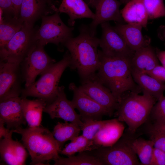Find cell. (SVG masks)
I'll use <instances>...</instances> for the list:
<instances>
[{
  "mask_svg": "<svg viewBox=\"0 0 165 165\" xmlns=\"http://www.w3.org/2000/svg\"><path fill=\"white\" fill-rule=\"evenodd\" d=\"M79 34L72 37L64 46L71 57L70 68L77 70L82 81L93 78L97 72L100 64L98 47L100 39L90 34L88 27L83 25Z\"/></svg>",
  "mask_w": 165,
  "mask_h": 165,
  "instance_id": "obj_1",
  "label": "cell"
},
{
  "mask_svg": "<svg viewBox=\"0 0 165 165\" xmlns=\"http://www.w3.org/2000/svg\"><path fill=\"white\" fill-rule=\"evenodd\" d=\"M100 64L94 77L108 88L118 101L127 91L139 92L131 73V59L107 56L99 50Z\"/></svg>",
  "mask_w": 165,
  "mask_h": 165,
  "instance_id": "obj_2",
  "label": "cell"
},
{
  "mask_svg": "<svg viewBox=\"0 0 165 165\" xmlns=\"http://www.w3.org/2000/svg\"><path fill=\"white\" fill-rule=\"evenodd\" d=\"M20 134L23 145L31 157V165L48 164L51 160L57 159L61 149L48 129L38 127L14 129Z\"/></svg>",
  "mask_w": 165,
  "mask_h": 165,
  "instance_id": "obj_3",
  "label": "cell"
},
{
  "mask_svg": "<svg viewBox=\"0 0 165 165\" xmlns=\"http://www.w3.org/2000/svg\"><path fill=\"white\" fill-rule=\"evenodd\" d=\"M71 64V56L68 51L61 60L53 64L42 73L37 81L23 89L21 97L31 96L41 98L47 104L52 102L58 94L61 77Z\"/></svg>",
  "mask_w": 165,
  "mask_h": 165,
  "instance_id": "obj_4",
  "label": "cell"
},
{
  "mask_svg": "<svg viewBox=\"0 0 165 165\" xmlns=\"http://www.w3.org/2000/svg\"><path fill=\"white\" fill-rule=\"evenodd\" d=\"M131 92L122 97L116 110L118 119L125 122L129 131L134 133L147 119L156 99L145 92L142 95Z\"/></svg>",
  "mask_w": 165,
  "mask_h": 165,
  "instance_id": "obj_5",
  "label": "cell"
},
{
  "mask_svg": "<svg viewBox=\"0 0 165 165\" xmlns=\"http://www.w3.org/2000/svg\"><path fill=\"white\" fill-rule=\"evenodd\" d=\"M41 26L34 35L35 42L43 46L49 43L57 46L64 45L72 37L74 28L66 26L61 19L58 13L42 17Z\"/></svg>",
  "mask_w": 165,
  "mask_h": 165,
  "instance_id": "obj_6",
  "label": "cell"
},
{
  "mask_svg": "<svg viewBox=\"0 0 165 165\" xmlns=\"http://www.w3.org/2000/svg\"><path fill=\"white\" fill-rule=\"evenodd\" d=\"M35 31L33 27L23 25L6 44L0 48V60L20 64L35 43Z\"/></svg>",
  "mask_w": 165,
  "mask_h": 165,
  "instance_id": "obj_7",
  "label": "cell"
},
{
  "mask_svg": "<svg viewBox=\"0 0 165 165\" xmlns=\"http://www.w3.org/2000/svg\"><path fill=\"white\" fill-rule=\"evenodd\" d=\"M131 142L119 140L112 146L100 148L88 152L96 157L103 165L140 164L132 148Z\"/></svg>",
  "mask_w": 165,
  "mask_h": 165,
  "instance_id": "obj_8",
  "label": "cell"
},
{
  "mask_svg": "<svg viewBox=\"0 0 165 165\" xmlns=\"http://www.w3.org/2000/svg\"><path fill=\"white\" fill-rule=\"evenodd\" d=\"M44 46L35 42L20 66L25 87H28L35 81L37 76L49 66L56 62L46 53Z\"/></svg>",
  "mask_w": 165,
  "mask_h": 165,
  "instance_id": "obj_9",
  "label": "cell"
},
{
  "mask_svg": "<svg viewBox=\"0 0 165 165\" xmlns=\"http://www.w3.org/2000/svg\"><path fill=\"white\" fill-rule=\"evenodd\" d=\"M22 80L20 64L0 60V101L19 97Z\"/></svg>",
  "mask_w": 165,
  "mask_h": 165,
  "instance_id": "obj_10",
  "label": "cell"
},
{
  "mask_svg": "<svg viewBox=\"0 0 165 165\" xmlns=\"http://www.w3.org/2000/svg\"><path fill=\"white\" fill-rule=\"evenodd\" d=\"M102 35L100 38L99 46L103 53L107 56L132 57L135 51L128 46L121 35L108 22L101 24Z\"/></svg>",
  "mask_w": 165,
  "mask_h": 165,
  "instance_id": "obj_11",
  "label": "cell"
},
{
  "mask_svg": "<svg viewBox=\"0 0 165 165\" xmlns=\"http://www.w3.org/2000/svg\"><path fill=\"white\" fill-rule=\"evenodd\" d=\"M73 92L71 101L75 108L77 109L82 122L91 120H101L104 115H109L108 112L100 104L88 96L73 82L69 86Z\"/></svg>",
  "mask_w": 165,
  "mask_h": 165,
  "instance_id": "obj_12",
  "label": "cell"
},
{
  "mask_svg": "<svg viewBox=\"0 0 165 165\" xmlns=\"http://www.w3.org/2000/svg\"><path fill=\"white\" fill-rule=\"evenodd\" d=\"M63 86H59L58 94L51 102L47 104L43 112L49 114L51 118H60L65 121L75 123L80 127L83 122L79 114L76 113L71 101L67 99Z\"/></svg>",
  "mask_w": 165,
  "mask_h": 165,
  "instance_id": "obj_13",
  "label": "cell"
},
{
  "mask_svg": "<svg viewBox=\"0 0 165 165\" xmlns=\"http://www.w3.org/2000/svg\"><path fill=\"white\" fill-rule=\"evenodd\" d=\"M82 82L79 87V89L105 108L111 115L116 109L118 102L111 91L94 76Z\"/></svg>",
  "mask_w": 165,
  "mask_h": 165,
  "instance_id": "obj_14",
  "label": "cell"
},
{
  "mask_svg": "<svg viewBox=\"0 0 165 165\" xmlns=\"http://www.w3.org/2000/svg\"><path fill=\"white\" fill-rule=\"evenodd\" d=\"M121 4L118 0H94L95 16L88 27L91 35L95 36L97 27L104 22L114 21L123 24L124 20L119 10Z\"/></svg>",
  "mask_w": 165,
  "mask_h": 165,
  "instance_id": "obj_15",
  "label": "cell"
},
{
  "mask_svg": "<svg viewBox=\"0 0 165 165\" xmlns=\"http://www.w3.org/2000/svg\"><path fill=\"white\" fill-rule=\"evenodd\" d=\"M57 9L53 3L46 0H23L18 20L23 25L33 27L38 19L57 12Z\"/></svg>",
  "mask_w": 165,
  "mask_h": 165,
  "instance_id": "obj_16",
  "label": "cell"
},
{
  "mask_svg": "<svg viewBox=\"0 0 165 165\" xmlns=\"http://www.w3.org/2000/svg\"><path fill=\"white\" fill-rule=\"evenodd\" d=\"M21 97L10 98L0 101V119L9 129H15L26 122L22 108Z\"/></svg>",
  "mask_w": 165,
  "mask_h": 165,
  "instance_id": "obj_17",
  "label": "cell"
},
{
  "mask_svg": "<svg viewBox=\"0 0 165 165\" xmlns=\"http://www.w3.org/2000/svg\"><path fill=\"white\" fill-rule=\"evenodd\" d=\"M124 128L118 119H109L95 136L93 141V150L114 145L122 136Z\"/></svg>",
  "mask_w": 165,
  "mask_h": 165,
  "instance_id": "obj_18",
  "label": "cell"
},
{
  "mask_svg": "<svg viewBox=\"0 0 165 165\" xmlns=\"http://www.w3.org/2000/svg\"><path fill=\"white\" fill-rule=\"evenodd\" d=\"M132 50H137L149 45L150 40L143 36L142 27L139 24H119L114 27Z\"/></svg>",
  "mask_w": 165,
  "mask_h": 165,
  "instance_id": "obj_19",
  "label": "cell"
},
{
  "mask_svg": "<svg viewBox=\"0 0 165 165\" xmlns=\"http://www.w3.org/2000/svg\"><path fill=\"white\" fill-rule=\"evenodd\" d=\"M159 65L156 52L149 45L135 51L130 60L131 71L146 74Z\"/></svg>",
  "mask_w": 165,
  "mask_h": 165,
  "instance_id": "obj_20",
  "label": "cell"
},
{
  "mask_svg": "<svg viewBox=\"0 0 165 165\" xmlns=\"http://www.w3.org/2000/svg\"><path fill=\"white\" fill-rule=\"evenodd\" d=\"M57 12L64 13L69 16L68 23L72 27L75 20L79 19L89 18L94 19L95 16L84 0H62Z\"/></svg>",
  "mask_w": 165,
  "mask_h": 165,
  "instance_id": "obj_21",
  "label": "cell"
},
{
  "mask_svg": "<svg viewBox=\"0 0 165 165\" xmlns=\"http://www.w3.org/2000/svg\"><path fill=\"white\" fill-rule=\"evenodd\" d=\"M120 13L123 20L127 23L146 28L148 18L143 0H130Z\"/></svg>",
  "mask_w": 165,
  "mask_h": 165,
  "instance_id": "obj_22",
  "label": "cell"
},
{
  "mask_svg": "<svg viewBox=\"0 0 165 165\" xmlns=\"http://www.w3.org/2000/svg\"><path fill=\"white\" fill-rule=\"evenodd\" d=\"M21 104L24 117L29 127L40 126L42 113L47 102L39 98L30 100L26 97H21Z\"/></svg>",
  "mask_w": 165,
  "mask_h": 165,
  "instance_id": "obj_23",
  "label": "cell"
},
{
  "mask_svg": "<svg viewBox=\"0 0 165 165\" xmlns=\"http://www.w3.org/2000/svg\"><path fill=\"white\" fill-rule=\"evenodd\" d=\"M133 79L143 92L148 94L157 100L165 90V84L145 73L131 71Z\"/></svg>",
  "mask_w": 165,
  "mask_h": 165,
  "instance_id": "obj_24",
  "label": "cell"
},
{
  "mask_svg": "<svg viewBox=\"0 0 165 165\" xmlns=\"http://www.w3.org/2000/svg\"><path fill=\"white\" fill-rule=\"evenodd\" d=\"M68 122H58L52 132L61 149L65 142L71 141L78 136L81 131L80 127L78 124Z\"/></svg>",
  "mask_w": 165,
  "mask_h": 165,
  "instance_id": "obj_25",
  "label": "cell"
},
{
  "mask_svg": "<svg viewBox=\"0 0 165 165\" xmlns=\"http://www.w3.org/2000/svg\"><path fill=\"white\" fill-rule=\"evenodd\" d=\"M23 24L13 17H2L0 21V48L6 44Z\"/></svg>",
  "mask_w": 165,
  "mask_h": 165,
  "instance_id": "obj_26",
  "label": "cell"
},
{
  "mask_svg": "<svg viewBox=\"0 0 165 165\" xmlns=\"http://www.w3.org/2000/svg\"><path fill=\"white\" fill-rule=\"evenodd\" d=\"M54 165H103L96 157L89 152H79L64 158L59 156L54 160Z\"/></svg>",
  "mask_w": 165,
  "mask_h": 165,
  "instance_id": "obj_27",
  "label": "cell"
},
{
  "mask_svg": "<svg viewBox=\"0 0 165 165\" xmlns=\"http://www.w3.org/2000/svg\"><path fill=\"white\" fill-rule=\"evenodd\" d=\"M131 146L139 158L141 164L150 165L154 148L153 142L151 140L138 138L132 141Z\"/></svg>",
  "mask_w": 165,
  "mask_h": 165,
  "instance_id": "obj_28",
  "label": "cell"
},
{
  "mask_svg": "<svg viewBox=\"0 0 165 165\" xmlns=\"http://www.w3.org/2000/svg\"><path fill=\"white\" fill-rule=\"evenodd\" d=\"M62 149L60 153L68 156L74 155L77 152L90 151L94 150L93 142L82 135L78 136Z\"/></svg>",
  "mask_w": 165,
  "mask_h": 165,
  "instance_id": "obj_29",
  "label": "cell"
},
{
  "mask_svg": "<svg viewBox=\"0 0 165 165\" xmlns=\"http://www.w3.org/2000/svg\"><path fill=\"white\" fill-rule=\"evenodd\" d=\"M14 129H11L9 134L0 140V154L2 160L9 165H19L15 157L13 149L12 136Z\"/></svg>",
  "mask_w": 165,
  "mask_h": 165,
  "instance_id": "obj_30",
  "label": "cell"
},
{
  "mask_svg": "<svg viewBox=\"0 0 165 165\" xmlns=\"http://www.w3.org/2000/svg\"><path fill=\"white\" fill-rule=\"evenodd\" d=\"M148 19L165 17L164 0H143Z\"/></svg>",
  "mask_w": 165,
  "mask_h": 165,
  "instance_id": "obj_31",
  "label": "cell"
},
{
  "mask_svg": "<svg viewBox=\"0 0 165 165\" xmlns=\"http://www.w3.org/2000/svg\"><path fill=\"white\" fill-rule=\"evenodd\" d=\"M109 120H91L83 122L80 127L82 135L93 142L96 134Z\"/></svg>",
  "mask_w": 165,
  "mask_h": 165,
  "instance_id": "obj_32",
  "label": "cell"
},
{
  "mask_svg": "<svg viewBox=\"0 0 165 165\" xmlns=\"http://www.w3.org/2000/svg\"><path fill=\"white\" fill-rule=\"evenodd\" d=\"M150 114L156 122H165V96H162L153 106Z\"/></svg>",
  "mask_w": 165,
  "mask_h": 165,
  "instance_id": "obj_33",
  "label": "cell"
},
{
  "mask_svg": "<svg viewBox=\"0 0 165 165\" xmlns=\"http://www.w3.org/2000/svg\"><path fill=\"white\" fill-rule=\"evenodd\" d=\"M150 138L154 147L165 152V133L152 127L150 131Z\"/></svg>",
  "mask_w": 165,
  "mask_h": 165,
  "instance_id": "obj_34",
  "label": "cell"
},
{
  "mask_svg": "<svg viewBox=\"0 0 165 165\" xmlns=\"http://www.w3.org/2000/svg\"><path fill=\"white\" fill-rule=\"evenodd\" d=\"M23 144L17 140L13 141V149L19 165H25L28 153Z\"/></svg>",
  "mask_w": 165,
  "mask_h": 165,
  "instance_id": "obj_35",
  "label": "cell"
},
{
  "mask_svg": "<svg viewBox=\"0 0 165 165\" xmlns=\"http://www.w3.org/2000/svg\"><path fill=\"white\" fill-rule=\"evenodd\" d=\"M150 165H165V152L154 147Z\"/></svg>",
  "mask_w": 165,
  "mask_h": 165,
  "instance_id": "obj_36",
  "label": "cell"
},
{
  "mask_svg": "<svg viewBox=\"0 0 165 165\" xmlns=\"http://www.w3.org/2000/svg\"><path fill=\"white\" fill-rule=\"evenodd\" d=\"M147 74L161 82H165V67L159 65L154 68Z\"/></svg>",
  "mask_w": 165,
  "mask_h": 165,
  "instance_id": "obj_37",
  "label": "cell"
},
{
  "mask_svg": "<svg viewBox=\"0 0 165 165\" xmlns=\"http://www.w3.org/2000/svg\"><path fill=\"white\" fill-rule=\"evenodd\" d=\"M14 12V18L18 19L23 0H11Z\"/></svg>",
  "mask_w": 165,
  "mask_h": 165,
  "instance_id": "obj_38",
  "label": "cell"
},
{
  "mask_svg": "<svg viewBox=\"0 0 165 165\" xmlns=\"http://www.w3.org/2000/svg\"><path fill=\"white\" fill-rule=\"evenodd\" d=\"M5 122L0 119V139H2L3 137L4 138L7 136L10 133L11 129L6 128L4 127Z\"/></svg>",
  "mask_w": 165,
  "mask_h": 165,
  "instance_id": "obj_39",
  "label": "cell"
},
{
  "mask_svg": "<svg viewBox=\"0 0 165 165\" xmlns=\"http://www.w3.org/2000/svg\"><path fill=\"white\" fill-rule=\"evenodd\" d=\"M156 53L158 60L162 66L165 67V51H161L157 49L156 50Z\"/></svg>",
  "mask_w": 165,
  "mask_h": 165,
  "instance_id": "obj_40",
  "label": "cell"
},
{
  "mask_svg": "<svg viewBox=\"0 0 165 165\" xmlns=\"http://www.w3.org/2000/svg\"><path fill=\"white\" fill-rule=\"evenodd\" d=\"M152 127L165 133V122H155Z\"/></svg>",
  "mask_w": 165,
  "mask_h": 165,
  "instance_id": "obj_41",
  "label": "cell"
},
{
  "mask_svg": "<svg viewBox=\"0 0 165 165\" xmlns=\"http://www.w3.org/2000/svg\"><path fill=\"white\" fill-rule=\"evenodd\" d=\"M158 35L161 39L165 40V26L162 25L158 30Z\"/></svg>",
  "mask_w": 165,
  "mask_h": 165,
  "instance_id": "obj_42",
  "label": "cell"
},
{
  "mask_svg": "<svg viewBox=\"0 0 165 165\" xmlns=\"http://www.w3.org/2000/svg\"><path fill=\"white\" fill-rule=\"evenodd\" d=\"M94 0H89L88 5L94 7Z\"/></svg>",
  "mask_w": 165,
  "mask_h": 165,
  "instance_id": "obj_43",
  "label": "cell"
},
{
  "mask_svg": "<svg viewBox=\"0 0 165 165\" xmlns=\"http://www.w3.org/2000/svg\"><path fill=\"white\" fill-rule=\"evenodd\" d=\"M130 0H119L121 3L123 4H126Z\"/></svg>",
  "mask_w": 165,
  "mask_h": 165,
  "instance_id": "obj_44",
  "label": "cell"
},
{
  "mask_svg": "<svg viewBox=\"0 0 165 165\" xmlns=\"http://www.w3.org/2000/svg\"><path fill=\"white\" fill-rule=\"evenodd\" d=\"M46 0L47 1H48L49 2H50L53 3V0Z\"/></svg>",
  "mask_w": 165,
  "mask_h": 165,
  "instance_id": "obj_45",
  "label": "cell"
}]
</instances>
